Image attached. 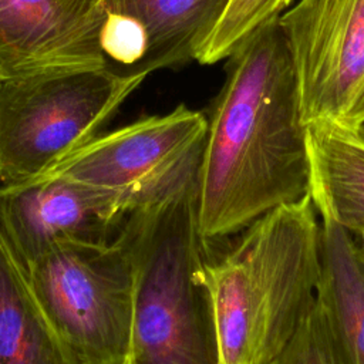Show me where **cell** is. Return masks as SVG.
Returning a JSON list of instances; mask_svg holds the SVG:
<instances>
[{
    "instance_id": "obj_1",
    "label": "cell",
    "mask_w": 364,
    "mask_h": 364,
    "mask_svg": "<svg viewBox=\"0 0 364 364\" xmlns=\"http://www.w3.org/2000/svg\"><path fill=\"white\" fill-rule=\"evenodd\" d=\"M226 60L225 82L206 117L195 196L196 228L208 249L310 195L307 125L277 18Z\"/></svg>"
},
{
    "instance_id": "obj_2",
    "label": "cell",
    "mask_w": 364,
    "mask_h": 364,
    "mask_svg": "<svg viewBox=\"0 0 364 364\" xmlns=\"http://www.w3.org/2000/svg\"><path fill=\"white\" fill-rule=\"evenodd\" d=\"M195 279L209 299L218 364H272L318 299L321 223L310 195L256 219Z\"/></svg>"
},
{
    "instance_id": "obj_3",
    "label": "cell",
    "mask_w": 364,
    "mask_h": 364,
    "mask_svg": "<svg viewBox=\"0 0 364 364\" xmlns=\"http://www.w3.org/2000/svg\"><path fill=\"white\" fill-rule=\"evenodd\" d=\"M195 196L131 213L135 263L132 353L136 364H218L209 299L195 270L209 255Z\"/></svg>"
},
{
    "instance_id": "obj_4",
    "label": "cell",
    "mask_w": 364,
    "mask_h": 364,
    "mask_svg": "<svg viewBox=\"0 0 364 364\" xmlns=\"http://www.w3.org/2000/svg\"><path fill=\"white\" fill-rule=\"evenodd\" d=\"M142 78L105 67L0 78V182L40 176L88 144Z\"/></svg>"
},
{
    "instance_id": "obj_5",
    "label": "cell",
    "mask_w": 364,
    "mask_h": 364,
    "mask_svg": "<svg viewBox=\"0 0 364 364\" xmlns=\"http://www.w3.org/2000/svg\"><path fill=\"white\" fill-rule=\"evenodd\" d=\"M24 267L41 309L81 364H115L132 354L135 263L125 223L107 240L57 243Z\"/></svg>"
},
{
    "instance_id": "obj_6",
    "label": "cell",
    "mask_w": 364,
    "mask_h": 364,
    "mask_svg": "<svg viewBox=\"0 0 364 364\" xmlns=\"http://www.w3.org/2000/svg\"><path fill=\"white\" fill-rule=\"evenodd\" d=\"M206 128L203 112L181 104L97 135L46 173L109 191L131 215L196 193Z\"/></svg>"
},
{
    "instance_id": "obj_7",
    "label": "cell",
    "mask_w": 364,
    "mask_h": 364,
    "mask_svg": "<svg viewBox=\"0 0 364 364\" xmlns=\"http://www.w3.org/2000/svg\"><path fill=\"white\" fill-rule=\"evenodd\" d=\"M277 23L304 124L364 127V0H300Z\"/></svg>"
},
{
    "instance_id": "obj_8",
    "label": "cell",
    "mask_w": 364,
    "mask_h": 364,
    "mask_svg": "<svg viewBox=\"0 0 364 364\" xmlns=\"http://www.w3.org/2000/svg\"><path fill=\"white\" fill-rule=\"evenodd\" d=\"M128 216L115 193L53 173L0 185V233L24 266L61 242L107 240Z\"/></svg>"
},
{
    "instance_id": "obj_9",
    "label": "cell",
    "mask_w": 364,
    "mask_h": 364,
    "mask_svg": "<svg viewBox=\"0 0 364 364\" xmlns=\"http://www.w3.org/2000/svg\"><path fill=\"white\" fill-rule=\"evenodd\" d=\"M230 0H101L104 67L142 78L196 60Z\"/></svg>"
},
{
    "instance_id": "obj_10",
    "label": "cell",
    "mask_w": 364,
    "mask_h": 364,
    "mask_svg": "<svg viewBox=\"0 0 364 364\" xmlns=\"http://www.w3.org/2000/svg\"><path fill=\"white\" fill-rule=\"evenodd\" d=\"M101 0H0V78L104 67Z\"/></svg>"
},
{
    "instance_id": "obj_11",
    "label": "cell",
    "mask_w": 364,
    "mask_h": 364,
    "mask_svg": "<svg viewBox=\"0 0 364 364\" xmlns=\"http://www.w3.org/2000/svg\"><path fill=\"white\" fill-rule=\"evenodd\" d=\"M310 198L318 218L353 236L364 233V127L307 125Z\"/></svg>"
},
{
    "instance_id": "obj_12",
    "label": "cell",
    "mask_w": 364,
    "mask_h": 364,
    "mask_svg": "<svg viewBox=\"0 0 364 364\" xmlns=\"http://www.w3.org/2000/svg\"><path fill=\"white\" fill-rule=\"evenodd\" d=\"M321 223L318 301L338 364H364V260L357 239L330 219Z\"/></svg>"
},
{
    "instance_id": "obj_13",
    "label": "cell",
    "mask_w": 364,
    "mask_h": 364,
    "mask_svg": "<svg viewBox=\"0 0 364 364\" xmlns=\"http://www.w3.org/2000/svg\"><path fill=\"white\" fill-rule=\"evenodd\" d=\"M0 364H81L60 337L0 233Z\"/></svg>"
},
{
    "instance_id": "obj_14",
    "label": "cell",
    "mask_w": 364,
    "mask_h": 364,
    "mask_svg": "<svg viewBox=\"0 0 364 364\" xmlns=\"http://www.w3.org/2000/svg\"><path fill=\"white\" fill-rule=\"evenodd\" d=\"M290 3L291 0H230L196 61L215 64L226 60L255 31L289 9Z\"/></svg>"
},
{
    "instance_id": "obj_15",
    "label": "cell",
    "mask_w": 364,
    "mask_h": 364,
    "mask_svg": "<svg viewBox=\"0 0 364 364\" xmlns=\"http://www.w3.org/2000/svg\"><path fill=\"white\" fill-rule=\"evenodd\" d=\"M272 364H338L318 299L291 341Z\"/></svg>"
},
{
    "instance_id": "obj_16",
    "label": "cell",
    "mask_w": 364,
    "mask_h": 364,
    "mask_svg": "<svg viewBox=\"0 0 364 364\" xmlns=\"http://www.w3.org/2000/svg\"><path fill=\"white\" fill-rule=\"evenodd\" d=\"M355 239H357V245H358V249H360L361 257H363V260H364V233H361V235L355 236Z\"/></svg>"
},
{
    "instance_id": "obj_17",
    "label": "cell",
    "mask_w": 364,
    "mask_h": 364,
    "mask_svg": "<svg viewBox=\"0 0 364 364\" xmlns=\"http://www.w3.org/2000/svg\"><path fill=\"white\" fill-rule=\"evenodd\" d=\"M115 364H136L135 363V358H134V353L131 354V355H128V357H125L124 360H121V361H118V363H115Z\"/></svg>"
}]
</instances>
